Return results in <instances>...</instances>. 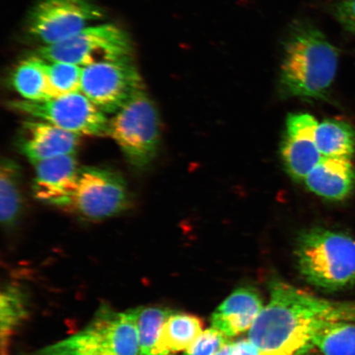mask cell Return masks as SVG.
Returning <instances> with one entry per match:
<instances>
[{
  "instance_id": "1",
  "label": "cell",
  "mask_w": 355,
  "mask_h": 355,
  "mask_svg": "<svg viewBox=\"0 0 355 355\" xmlns=\"http://www.w3.org/2000/svg\"><path fill=\"white\" fill-rule=\"evenodd\" d=\"M355 322V303L319 298L276 282L270 298L248 332L261 355H294L328 322Z\"/></svg>"
},
{
  "instance_id": "2",
  "label": "cell",
  "mask_w": 355,
  "mask_h": 355,
  "mask_svg": "<svg viewBox=\"0 0 355 355\" xmlns=\"http://www.w3.org/2000/svg\"><path fill=\"white\" fill-rule=\"evenodd\" d=\"M338 63V51L317 26L306 20L293 22L284 42L279 93L285 98H325Z\"/></svg>"
},
{
  "instance_id": "3",
  "label": "cell",
  "mask_w": 355,
  "mask_h": 355,
  "mask_svg": "<svg viewBox=\"0 0 355 355\" xmlns=\"http://www.w3.org/2000/svg\"><path fill=\"white\" fill-rule=\"evenodd\" d=\"M298 268L311 285L337 291L355 283V239L343 232L316 227L297 239Z\"/></svg>"
},
{
  "instance_id": "4",
  "label": "cell",
  "mask_w": 355,
  "mask_h": 355,
  "mask_svg": "<svg viewBox=\"0 0 355 355\" xmlns=\"http://www.w3.org/2000/svg\"><path fill=\"white\" fill-rule=\"evenodd\" d=\"M135 309L102 311L76 334L39 350L37 355H139Z\"/></svg>"
},
{
  "instance_id": "5",
  "label": "cell",
  "mask_w": 355,
  "mask_h": 355,
  "mask_svg": "<svg viewBox=\"0 0 355 355\" xmlns=\"http://www.w3.org/2000/svg\"><path fill=\"white\" fill-rule=\"evenodd\" d=\"M110 136L132 167L144 171L152 165L161 143V119L145 90L115 114L110 121Z\"/></svg>"
},
{
  "instance_id": "6",
  "label": "cell",
  "mask_w": 355,
  "mask_h": 355,
  "mask_svg": "<svg viewBox=\"0 0 355 355\" xmlns=\"http://www.w3.org/2000/svg\"><path fill=\"white\" fill-rule=\"evenodd\" d=\"M8 106L79 136H110V121L82 92L40 101H13Z\"/></svg>"
},
{
  "instance_id": "7",
  "label": "cell",
  "mask_w": 355,
  "mask_h": 355,
  "mask_svg": "<svg viewBox=\"0 0 355 355\" xmlns=\"http://www.w3.org/2000/svg\"><path fill=\"white\" fill-rule=\"evenodd\" d=\"M131 42L119 26L111 24L89 26L64 42L44 46L38 56L87 67L130 57Z\"/></svg>"
},
{
  "instance_id": "8",
  "label": "cell",
  "mask_w": 355,
  "mask_h": 355,
  "mask_svg": "<svg viewBox=\"0 0 355 355\" xmlns=\"http://www.w3.org/2000/svg\"><path fill=\"white\" fill-rule=\"evenodd\" d=\"M144 90L143 79L130 57L83 68L81 92L105 114H116Z\"/></svg>"
},
{
  "instance_id": "9",
  "label": "cell",
  "mask_w": 355,
  "mask_h": 355,
  "mask_svg": "<svg viewBox=\"0 0 355 355\" xmlns=\"http://www.w3.org/2000/svg\"><path fill=\"white\" fill-rule=\"evenodd\" d=\"M130 204L125 181L119 173L83 167L71 209L84 218L101 220L121 214Z\"/></svg>"
},
{
  "instance_id": "10",
  "label": "cell",
  "mask_w": 355,
  "mask_h": 355,
  "mask_svg": "<svg viewBox=\"0 0 355 355\" xmlns=\"http://www.w3.org/2000/svg\"><path fill=\"white\" fill-rule=\"evenodd\" d=\"M102 17L91 0H41L31 15L29 31L50 46L73 37Z\"/></svg>"
},
{
  "instance_id": "11",
  "label": "cell",
  "mask_w": 355,
  "mask_h": 355,
  "mask_svg": "<svg viewBox=\"0 0 355 355\" xmlns=\"http://www.w3.org/2000/svg\"><path fill=\"white\" fill-rule=\"evenodd\" d=\"M318 124L317 119L307 113L291 114L287 118L281 155L293 180H304L322 158L315 139Z\"/></svg>"
},
{
  "instance_id": "12",
  "label": "cell",
  "mask_w": 355,
  "mask_h": 355,
  "mask_svg": "<svg viewBox=\"0 0 355 355\" xmlns=\"http://www.w3.org/2000/svg\"><path fill=\"white\" fill-rule=\"evenodd\" d=\"M33 165L34 197L52 206L71 208L81 171L76 155H62Z\"/></svg>"
},
{
  "instance_id": "13",
  "label": "cell",
  "mask_w": 355,
  "mask_h": 355,
  "mask_svg": "<svg viewBox=\"0 0 355 355\" xmlns=\"http://www.w3.org/2000/svg\"><path fill=\"white\" fill-rule=\"evenodd\" d=\"M80 137L42 121H28L22 123L17 139L19 152L31 163L76 155Z\"/></svg>"
},
{
  "instance_id": "14",
  "label": "cell",
  "mask_w": 355,
  "mask_h": 355,
  "mask_svg": "<svg viewBox=\"0 0 355 355\" xmlns=\"http://www.w3.org/2000/svg\"><path fill=\"white\" fill-rule=\"evenodd\" d=\"M263 308V300L256 291L239 288L213 313L211 327L230 338L250 330Z\"/></svg>"
},
{
  "instance_id": "15",
  "label": "cell",
  "mask_w": 355,
  "mask_h": 355,
  "mask_svg": "<svg viewBox=\"0 0 355 355\" xmlns=\"http://www.w3.org/2000/svg\"><path fill=\"white\" fill-rule=\"evenodd\" d=\"M304 181L318 197L343 201L355 188V167L352 159L322 157Z\"/></svg>"
},
{
  "instance_id": "16",
  "label": "cell",
  "mask_w": 355,
  "mask_h": 355,
  "mask_svg": "<svg viewBox=\"0 0 355 355\" xmlns=\"http://www.w3.org/2000/svg\"><path fill=\"white\" fill-rule=\"evenodd\" d=\"M202 328V321L193 315L173 313L164 323L150 355H174L187 350Z\"/></svg>"
},
{
  "instance_id": "17",
  "label": "cell",
  "mask_w": 355,
  "mask_h": 355,
  "mask_svg": "<svg viewBox=\"0 0 355 355\" xmlns=\"http://www.w3.org/2000/svg\"><path fill=\"white\" fill-rule=\"evenodd\" d=\"M24 210L21 168L10 158L0 165V217L3 227L11 230L19 223Z\"/></svg>"
},
{
  "instance_id": "18",
  "label": "cell",
  "mask_w": 355,
  "mask_h": 355,
  "mask_svg": "<svg viewBox=\"0 0 355 355\" xmlns=\"http://www.w3.org/2000/svg\"><path fill=\"white\" fill-rule=\"evenodd\" d=\"M315 139L322 157L352 159L355 154V128L345 121L318 123Z\"/></svg>"
},
{
  "instance_id": "19",
  "label": "cell",
  "mask_w": 355,
  "mask_h": 355,
  "mask_svg": "<svg viewBox=\"0 0 355 355\" xmlns=\"http://www.w3.org/2000/svg\"><path fill=\"white\" fill-rule=\"evenodd\" d=\"M12 84L24 100L40 101L51 98L49 90L47 61L40 56L21 62L13 72Z\"/></svg>"
},
{
  "instance_id": "20",
  "label": "cell",
  "mask_w": 355,
  "mask_h": 355,
  "mask_svg": "<svg viewBox=\"0 0 355 355\" xmlns=\"http://www.w3.org/2000/svg\"><path fill=\"white\" fill-rule=\"evenodd\" d=\"M354 322L340 321L325 324L304 348L316 350L321 355H355Z\"/></svg>"
},
{
  "instance_id": "21",
  "label": "cell",
  "mask_w": 355,
  "mask_h": 355,
  "mask_svg": "<svg viewBox=\"0 0 355 355\" xmlns=\"http://www.w3.org/2000/svg\"><path fill=\"white\" fill-rule=\"evenodd\" d=\"M28 313L24 294L15 286L2 291L0 296V336H1L2 354L8 349L10 338Z\"/></svg>"
},
{
  "instance_id": "22",
  "label": "cell",
  "mask_w": 355,
  "mask_h": 355,
  "mask_svg": "<svg viewBox=\"0 0 355 355\" xmlns=\"http://www.w3.org/2000/svg\"><path fill=\"white\" fill-rule=\"evenodd\" d=\"M139 354L150 355L158 338L164 323L174 313L161 308H139L135 309Z\"/></svg>"
},
{
  "instance_id": "23",
  "label": "cell",
  "mask_w": 355,
  "mask_h": 355,
  "mask_svg": "<svg viewBox=\"0 0 355 355\" xmlns=\"http://www.w3.org/2000/svg\"><path fill=\"white\" fill-rule=\"evenodd\" d=\"M83 68L61 61H47L49 90L51 98L81 92Z\"/></svg>"
},
{
  "instance_id": "24",
  "label": "cell",
  "mask_w": 355,
  "mask_h": 355,
  "mask_svg": "<svg viewBox=\"0 0 355 355\" xmlns=\"http://www.w3.org/2000/svg\"><path fill=\"white\" fill-rule=\"evenodd\" d=\"M230 343V337L211 327L202 331L184 355H216Z\"/></svg>"
},
{
  "instance_id": "25",
  "label": "cell",
  "mask_w": 355,
  "mask_h": 355,
  "mask_svg": "<svg viewBox=\"0 0 355 355\" xmlns=\"http://www.w3.org/2000/svg\"><path fill=\"white\" fill-rule=\"evenodd\" d=\"M331 12L345 32L355 35V0H336Z\"/></svg>"
},
{
  "instance_id": "26",
  "label": "cell",
  "mask_w": 355,
  "mask_h": 355,
  "mask_svg": "<svg viewBox=\"0 0 355 355\" xmlns=\"http://www.w3.org/2000/svg\"><path fill=\"white\" fill-rule=\"evenodd\" d=\"M233 355H261L259 348L250 339L232 343Z\"/></svg>"
},
{
  "instance_id": "27",
  "label": "cell",
  "mask_w": 355,
  "mask_h": 355,
  "mask_svg": "<svg viewBox=\"0 0 355 355\" xmlns=\"http://www.w3.org/2000/svg\"><path fill=\"white\" fill-rule=\"evenodd\" d=\"M216 355H233L232 353V343H230L225 346H224L223 348H222L218 353H217Z\"/></svg>"
},
{
  "instance_id": "28",
  "label": "cell",
  "mask_w": 355,
  "mask_h": 355,
  "mask_svg": "<svg viewBox=\"0 0 355 355\" xmlns=\"http://www.w3.org/2000/svg\"><path fill=\"white\" fill-rule=\"evenodd\" d=\"M298 354L300 355H316V354H315L313 350L309 349H301Z\"/></svg>"
}]
</instances>
